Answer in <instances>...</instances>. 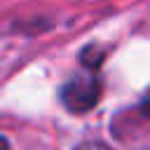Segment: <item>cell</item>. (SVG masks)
Instances as JSON below:
<instances>
[{"label": "cell", "mask_w": 150, "mask_h": 150, "mask_svg": "<svg viewBox=\"0 0 150 150\" xmlns=\"http://www.w3.org/2000/svg\"><path fill=\"white\" fill-rule=\"evenodd\" d=\"M101 96V80L87 70L80 73L75 77H70L63 87H61V101L70 112H87L98 103Z\"/></svg>", "instance_id": "cell-1"}, {"label": "cell", "mask_w": 150, "mask_h": 150, "mask_svg": "<svg viewBox=\"0 0 150 150\" xmlns=\"http://www.w3.org/2000/svg\"><path fill=\"white\" fill-rule=\"evenodd\" d=\"M101 61H103V54H101V52H96L94 47H89V49H84V52H82V63H84L89 70H94Z\"/></svg>", "instance_id": "cell-2"}, {"label": "cell", "mask_w": 150, "mask_h": 150, "mask_svg": "<svg viewBox=\"0 0 150 150\" xmlns=\"http://www.w3.org/2000/svg\"><path fill=\"white\" fill-rule=\"evenodd\" d=\"M77 150H110L108 145H103V143H96V141H91V143H84V145H80Z\"/></svg>", "instance_id": "cell-3"}, {"label": "cell", "mask_w": 150, "mask_h": 150, "mask_svg": "<svg viewBox=\"0 0 150 150\" xmlns=\"http://www.w3.org/2000/svg\"><path fill=\"white\" fill-rule=\"evenodd\" d=\"M141 112H143V115H148V117H150V94H148V96H145V101H143V103H141Z\"/></svg>", "instance_id": "cell-4"}]
</instances>
